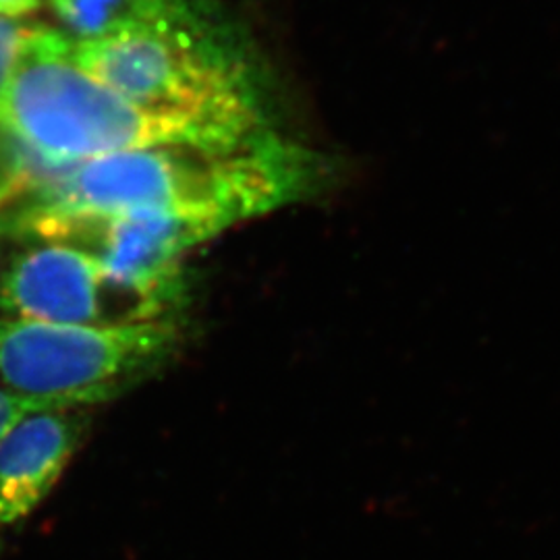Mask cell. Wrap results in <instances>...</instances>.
<instances>
[{
    "label": "cell",
    "instance_id": "cell-1",
    "mask_svg": "<svg viewBox=\"0 0 560 560\" xmlns=\"http://www.w3.org/2000/svg\"><path fill=\"white\" fill-rule=\"evenodd\" d=\"M312 177L301 148L264 131L233 150L159 145L65 166L20 214L171 212L235 226L300 200Z\"/></svg>",
    "mask_w": 560,
    "mask_h": 560
},
{
    "label": "cell",
    "instance_id": "cell-2",
    "mask_svg": "<svg viewBox=\"0 0 560 560\" xmlns=\"http://www.w3.org/2000/svg\"><path fill=\"white\" fill-rule=\"evenodd\" d=\"M73 59L148 110L201 120L237 140L266 131L247 57L235 34L203 7L171 0L150 23L75 42Z\"/></svg>",
    "mask_w": 560,
    "mask_h": 560
},
{
    "label": "cell",
    "instance_id": "cell-3",
    "mask_svg": "<svg viewBox=\"0 0 560 560\" xmlns=\"http://www.w3.org/2000/svg\"><path fill=\"white\" fill-rule=\"evenodd\" d=\"M73 44L57 30L32 23L0 90V120L48 161L80 164L159 145L233 150L249 141L214 125L154 113L122 98L81 69L73 59Z\"/></svg>",
    "mask_w": 560,
    "mask_h": 560
},
{
    "label": "cell",
    "instance_id": "cell-4",
    "mask_svg": "<svg viewBox=\"0 0 560 560\" xmlns=\"http://www.w3.org/2000/svg\"><path fill=\"white\" fill-rule=\"evenodd\" d=\"M171 318L131 326H78L0 318V381L50 407H92L159 372L179 349Z\"/></svg>",
    "mask_w": 560,
    "mask_h": 560
},
{
    "label": "cell",
    "instance_id": "cell-5",
    "mask_svg": "<svg viewBox=\"0 0 560 560\" xmlns=\"http://www.w3.org/2000/svg\"><path fill=\"white\" fill-rule=\"evenodd\" d=\"M183 284L129 279L78 247L40 241L18 254L0 280V312L9 318L131 326L171 318Z\"/></svg>",
    "mask_w": 560,
    "mask_h": 560
},
{
    "label": "cell",
    "instance_id": "cell-6",
    "mask_svg": "<svg viewBox=\"0 0 560 560\" xmlns=\"http://www.w3.org/2000/svg\"><path fill=\"white\" fill-rule=\"evenodd\" d=\"M13 226L38 241L78 247L120 275L150 284H180L183 258L233 229L221 219L171 212L18 214Z\"/></svg>",
    "mask_w": 560,
    "mask_h": 560
},
{
    "label": "cell",
    "instance_id": "cell-7",
    "mask_svg": "<svg viewBox=\"0 0 560 560\" xmlns=\"http://www.w3.org/2000/svg\"><path fill=\"white\" fill-rule=\"evenodd\" d=\"M88 425L85 407L30 413L0 442V525L32 515L62 478Z\"/></svg>",
    "mask_w": 560,
    "mask_h": 560
},
{
    "label": "cell",
    "instance_id": "cell-8",
    "mask_svg": "<svg viewBox=\"0 0 560 560\" xmlns=\"http://www.w3.org/2000/svg\"><path fill=\"white\" fill-rule=\"evenodd\" d=\"M171 0H50L78 42L98 40L161 18Z\"/></svg>",
    "mask_w": 560,
    "mask_h": 560
},
{
    "label": "cell",
    "instance_id": "cell-9",
    "mask_svg": "<svg viewBox=\"0 0 560 560\" xmlns=\"http://www.w3.org/2000/svg\"><path fill=\"white\" fill-rule=\"evenodd\" d=\"M32 30V23L0 18V90L9 80L18 57H20L23 42Z\"/></svg>",
    "mask_w": 560,
    "mask_h": 560
},
{
    "label": "cell",
    "instance_id": "cell-10",
    "mask_svg": "<svg viewBox=\"0 0 560 560\" xmlns=\"http://www.w3.org/2000/svg\"><path fill=\"white\" fill-rule=\"evenodd\" d=\"M40 409H57V407H50L48 402H42V400L21 397L15 393H7V390L0 388V442L7 439V434L23 418H27L30 413L40 411Z\"/></svg>",
    "mask_w": 560,
    "mask_h": 560
},
{
    "label": "cell",
    "instance_id": "cell-11",
    "mask_svg": "<svg viewBox=\"0 0 560 560\" xmlns=\"http://www.w3.org/2000/svg\"><path fill=\"white\" fill-rule=\"evenodd\" d=\"M42 0H0V18L18 20L40 9Z\"/></svg>",
    "mask_w": 560,
    "mask_h": 560
}]
</instances>
